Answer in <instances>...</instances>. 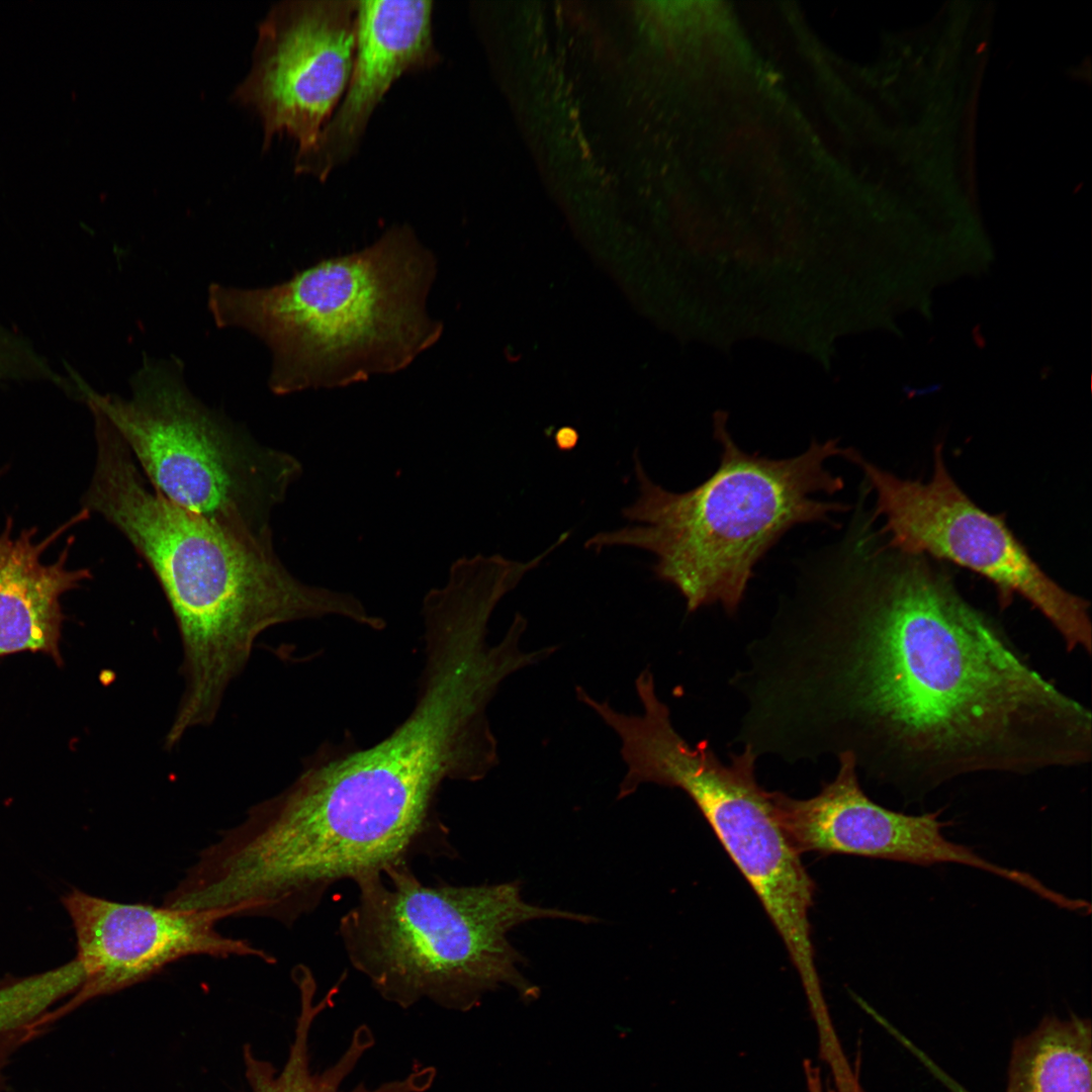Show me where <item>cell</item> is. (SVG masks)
Returning <instances> with one entry per match:
<instances>
[{"instance_id":"obj_1","label":"cell","mask_w":1092,"mask_h":1092,"mask_svg":"<svg viewBox=\"0 0 1092 1092\" xmlns=\"http://www.w3.org/2000/svg\"><path fill=\"white\" fill-rule=\"evenodd\" d=\"M853 526L829 572L746 646L730 679L738 740L791 764L849 754L908 801L968 775L1089 763L1090 710L932 558Z\"/></svg>"},{"instance_id":"obj_2","label":"cell","mask_w":1092,"mask_h":1092,"mask_svg":"<svg viewBox=\"0 0 1092 1092\" xmlns=\"http://www.w3.org/2000/svg\"><path fill=\"white\" fill-rule=\"evenodd\" d=\"M94 431L96 460L83 509L114 526L148 563L182 641L185 686L167 743L213 721L266 629L329 615L365 620L355 598L295 578L277 556L272 534L228 527L166 498L100 414Z\"/></svg>"},{"instance_id":"obj_3","label":"cell","mask_w":1092,"mask_h":1092,"mask_svg":"<svg viewBox=\"0 0 1092 1092\" xmlns=\"http://www.w3.org/2000/svg\"><path fill=\"white\" fill-rule=\"evenodd\" d=\"M436 275L434 254L402 224L275 285L212 283L207 304L219 328L242 329L265 343L272 355L269 387L284 395L411 365L443 333L426 307Z\"/></svg>"},{"instance_id":"obj_4","label":"cell","mask_w":1092,"mask_h":1092,"mask_svg":"<svg viewBox=\"0 0 1092 1092\" xmlns=\"http://www.w3.org/2000/svg\"><path fill=\"white\" fill-rule=\"evenodd\" d=\"M714 436L722 448L719 466L684 492L655 483L635 452L638 495L623 510L633 525L600 532L585 546L646 550L656 558L657 578L680 593L689 613L718 603L733 615L754 567L784 534L847 511L846 505L815 497L843 487L842 478L825 467L843 448L831 439L795 457L771 459L743 451L721 419Z\"/></svg>"},{"instance_id":"obj_5","label":"cell","mask_w":1092,"mask_h":1092,"mask_svg":"<svg viewBox=\"0 0 1092 1092\" xmlns=\"http://www.w3.org/2000/svg\"><path fill=\"white\" fill-rule=\"evenodd\" d=\"M339 933L352 966L386 1001L407 1008L429 1000L468 1011L503 986L525 999L538 989L520 972L525 958L508 939L530 920L596 917L527 903L518 882L423 884L407 864L367 876Z\"/></svg>"},{"instance_id":"obj_6","label":"cell","mask_w":1092,"mask_h":1092,"mask_svg":"<svg viewBox=\"0 0 1092 1092\" xmlns=\"http://www.w3.org/2000/svg\"><path fill=\"white\" fill-rule=\"evenodd\" d=\"M75 382L166 498L218 524L272 534L270 514L298 478L299 462L203 404L178 364L147 358L130 381L129 398L101 394L78 376Z\"/></svg>"},{"instance_id":"obj_7","label":"cell","mask_w":1092,"mask_h":1092,"mask_svg":"<svg viewBox=\"0 0 1092 1092\" xmlns=\"http://www.w3.org/2000/svg\"><path fill=\"white\" fill-rule=\"evenodd\" d=\"M756 760L743 747L724 763L707 740L692 745L671 722H661L638 742L632 772L641 785L680 789L695 803L782 938L810 1010H818L826 1001L810 922L816 886L777 817L771 792L757 783Z\"/></svg>"},{"instance_id":"obj_8","label":"cell","mask_w":1092,"mask_h":1092,"mask_svg":"<svg viewBox=\"0 0 1092 1092\" xmlns=\"http://www.w3.org/2000/svg\"><path fill=\"white\" fill-rule=\"evenodd\" d=\"M842 456L860 468L875 492L874 517L883 518L879 532L887 546L982 575L996 587L1002 608L1021 597L1057 630L1067 651L1081 648L1091 654L1090 603L1050 577L1001 517L962 490L947 470L941 445L935 446L926 481L900 478L853 448H845Z\"/></svg>"},{"instance_id":"obj_9","label":"cell","mask_w":1092,"mask_h":1092,"mask_svg":"<svg viewBox=\"0 0 1092 1092\" xmlns=\"http://www.w3.org/2000/svg\"><path fill=\"white\" fill-rule=\"evenodd\" d=\"M356 0L284 1L259 28L251 72L237 91L263 123L265 146L275 134L307 153L336 111L351 76Z\"/></svg>"},{"instance_id":"obj_10","label":"cell","mask_w":1092,"mask_h":1092,"mask_svg":"<svg viewBox=\"0 0 1092 1092\" xmlns=\"http://www.w3.org/2000/svg\"><path fill=\"white\" fill-rule=\"evenodd\" d=\"M835 778L808 799L774 791L777 817L794 847L823 855L849 854L930 867L958 863L990 873L1036 892L1032 875L994 863L947 839L940 811L909 815L885 808L861 789L853 758L837 757Z\"/></svg>"},{"instance_id":"obj_11","label":"cell","mask_w":1092,"mask_h":1092,"mask_svg":"<svg viewBox=\"0 0 1092 1092\" xmlns=\"http://www.w3.org/2000/svg\"><path fill=\"white\" fill-rule=\"evenodd\" d=\"M63 902L76 932V961L84 975L75 1003L131 987L188 957L275 961L247 939L221 934L216 924L229 918L222 910L119 903L76 889Z\"/></svg>"},{"instance_id":"obj_12","label":"cell","mask_w":1092,"mask_h":1092,"mask_svg":"<svg viewBox=\"0 0 1092 1092\" xmlns=\"http://www.w3.org/2000/svg\"><path fill=\"white\" fill-rule=\"evenodd\" d=\"M432 16V1H358L348 86L314 146L295 157L296 173L325 182L357 153L374 111L393 83L441 62Z\"/></svg>"},{"instance_id":"obj_13","label":"cell","mask_w":1092,"mask_h":1092,"mask_svg":"<svg viewBox=\"0 0 1092 1092\" xmlns=\"http://www.w3.org/2000/svg\"><path fill=\"white\" fill-rule=\"evenodd\" d=\"M90 513L82 509L41 540L36 529L13 534L11 518L0 532V656L18 651H41L61 663L59 641L64 616L61 597L91 577L88 568H70L68 544L53 562L42 555L69 528Z\"/></svg>"},{"instance_id":"obj_14","label":"cell","mask_w":1092,"mask_h":1092,"mask_svg":"<svg viewBox=\"0 0 1092 1092\" xmlns=\"http://www.w3.org/2000/svg\"><path fill=\"white\" fill-rule=\"evenodd\" d=\"M294 981L299 989L300 1010L283 1069L278 1072L270 1062L258 1059L249 1044L244 1046L245 1074L252 1092H425L432 1087L436 1069L419 1066L405 1077L375 1087L360 1083L350 1090L345 1089L344 1082L374 1044L373 1034L366 1025L354 1030L349 1045L335 1063L321 1072H312L311 1026L317 1015L332 1005L337 989H330L322 1000L314 1002L316 985L312 974L300 973Z\"/></svg>"},{"instance_id":"obj_15","label":"cell","mask_w":1092,"mask_h":1092,"mask_svg":"<svg viewBox=\"0 0 1092 1092\" xmlns=\"http://www.w3.org/2000/svg\"><path fill=\"white\" fill-rule=\"evenodd\" d=\"M1006 1092H1092V1029L1087 1018L1044 1017L1012 1045Z\"/></svg>"},{"instance_id":"obj_16","label":"cell","mask_w":1092,"mask_h":1092,"mask_svg":"<svg viewBox=\"0 0 1092 1092\" xmlns=\"http://www.w3.org/2000/svg\"><path fill=\"white\" fill-rule=\"evenodd\" d=\"M25 379L63 381L22 339L0 327V382Z\"/></svg>"},{"instance_id":"obj_17","label":"cell","mask_w":1092,"mask_h":1092,"mask_svg":"<svg viewBox=\"0 0 1092 1092\" xmlns=\"http://www.w3.org/2000/svg\"><path fill=\"white\" fill-rule=\"evenodd\" d=\"M805 1078L809 1092H834L824 1084L820 1069L810 1061L804 1063Z\"/></svg>"}]
</instances>
